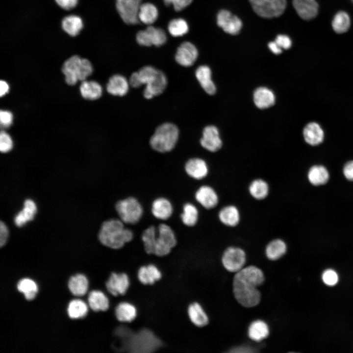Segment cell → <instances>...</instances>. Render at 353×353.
I'll use <instances>...</instances> for the list:
<instances>
[{"label": "cell", "instance_id": "34", "mask_svg": "<svg viewBox=\"0 0 353 353\" xmlns=\"http://www.w3.org/2000/svg\"><path fill=\"white\" fill-rule=\"evenodd\" d=\"M158 16V11L154 4L149 2L141 4L138 12L139 21L150 25L156 21Z\"/></svg>", "mask_w": 353, "mask_h": 353}, {"label": "cell", "instance_id": "51", "mask_svg": "<svg viewBox=\"0 0 353 353\" xmlns=\"http://www.w3.org/2000/svg\"><path fill=\"white\" fill-rule=\"evenodd\" d=\"M343 173L347 179L353 181V160L345 164L343 168Z\"/></svg>", "mask_w": 353, "mask_h": 353}, {"label": "cell", "instance_id": "49", "mask_svg": "<svg viewBox=\"0 0 353 353\" xmlns=\"http://www.w3.org/2000/svg\"><path fill=\"white\" fill-rule=\"evenodd\" d=\"M275 41L281 49L284 50L289 49L292 45L291 39L287 35L284 34L278 35Z\"/></svg>", "mask_w": 353, "mask_h": 353}, {"label": "cell", "instance_id": "1", "mask_svg": "<svg viewBox=\"0 0 353 353\" xmlns=\"http://www.w3.org/2000/svg\"><path fill=\"white\" fill-rule=\"evenodd\" d=\"M264 279L262 271L254 266L243 268L236 273L233 280L235 299L246 307L257 305L261 299V293L257 287L263 284Z\"/></svg>", "mask_w": 353, "mask_h": 353}, {"label": "cell", "instance_id": "29", "mask_svg": "<svg viewBox=\"0 0 353 353\" xmlns=\"http://www.w3.org/2000/svg\"><path fill=\"white\" fill-rule=\"evenodd\" d=\"M36 204L33 201L29 199L26 200L24 202L23 209L15 217V225L20 227L26 222L32 220L36 212Z\"/></svg>", "mask_w": 353, "mask_h": 353}, {"label": "cell", "instance_id": "57", "mask_svg": "<svg viewBox=\"0 0 353 353\" xmlns=\"http://www.w3.org/2000/svg\"><path fill=\"white\" fill-rule=\"evenodd\" d=\"M0 97H2L4 95H5L6 93H8L9 90V85L5 81L3 80H1L0 82Z\"/></svg>", "mask_w": 353, "mask_h": 353}, {"label": "cell", "instance_id": "42", "mask_svg": "<svg viewBox=\"0 0 353 353\" xmlns=\"http://www.w3.org/2000/svg\"><path fill=\"white\" fill-rule=\"evenodd\" d=\"M198 209L194 204L187 203L184 205L181 219L185 225L188 227L195 226L198 220Z\"/></svg>", "mask_w": 353, "mask_h": 353}, {"label": "cell", "instance_id": "54", "mask_svg": "<svg viewBox=\"0 0 353 353\" xmlns=\"http://www.w3.org/2000/svg\"><path fill=\"white\" fill-rule=\"evenodd\" d=\"M129 83L130 86L134 88H137L142 85L137 72H134L131 74L129 80Z\"/></svg>", "mask_w": 353, "mask_h": 353}, {"label": "cell", "instance_id": "4", "mask_svg": "<svg viewBox=\"0 0 353 353\" xmlns=\"http://www.w3.org/2000/svg\"><path fill=\"white\" fill-rule=\"evenodd\" d=\"M179 137V130L174 124L165 123L158 126L150 140L152 149L159 152L172 151Z\"/></svg>", "mask_w": 353, "mask_h": 353}, {"label": "cell", "instance_id": "48", "mask_svg": "<svg viewBox=\"0 0 353 353\" xmlns=\"http://www.w3.org/2000/svg\"><path fill=\"white\" fill-rule=\"evenodd\" d=\"M167 5H173L176 11H179L188 6L193 0H163Z\"/></svg>", "mask_w": 353, "mask_h": 353}, {"label": "cell", "instance_id": "35", "mask_svg": "<svg viewBox=\"0 0 353 353\" xmlns=\"http://www.w3.org/2000/svg\"><path fill=\"white\" fill-rule=\"evenodd\" d=\"M286 251L287 246L285 242L280 239H276L267 245L265 253L269 259L274 261L281 258Z\"/></svg>", "mask_w": 353, "mask_h": 353}, {"label": "cell", "instance_id": "26", "mask_svg": "<svg viewBox=\"0 0 353 353\" xmlns=\"http://www.w3.org/2000/svg\"><path fill=\"white\" fill-rule=\"evenodd\" d=\"M329 178L328 171L323 165H313L310 168L308 171V180L311 184L314 186L326 184L328 181Z\"/></svg>", "mask_w": 353, "mask_h": 353}, {"label": "cell", "instance_id": "25", "mask_svg": "<svg viewBox=\"0 0 353 353\" xmlns=\"http://www.w3.org/2000/svg\"><path fill=\"white\" fill-rule=\"evenodd\" d=\"M218 217L223 224L230 227L237 226L240 220L239 211L237 207L233 205L223 207L219 212Z\"/></svg>", "mask_w": 353, "mask_h": 353}, {"label": "cell", "instance_id": "50", "mask_svg": "<svg viewBox=\"0 0 353 353\" xmlns=\"http://www.w3.org/2000/svg\"><path fill=\"white\" fill-rule=\"evenodd\" d=\"M13 115L12 114L8 111L5 110H0V125L3 127H8L12 123Z\"/></svg>", "mask_w": 353, "mask_h": 353}, {"label": "cell", "instance_id": "27", "mask_svg": "<svg viewBox=\"0 0 353 353\" xmlns=\"http://www.w3.org/2000/svg\"><path fill=\"white\" fill-rule=\"evenodd\" d=\"M248 334L249 338L256 342H260L266 338L269 334L268 325L260 320L252 322L248 328Z\"/></svg>", "mask_w": 353, "mask_h": 353}, {"label": "cell", "instance_id": "43", "mask_svg": "<svg viewBox=\"0 0 353 353\" xmlns=\"http://www.w3.org/2000/svg\"><path fill=\"white\" fill-rule=\"evenodd\" d=\"M170 34L174 37H180L186 34L189 30L187 22L182 18L172 20L168 25Z\"/></svg>", "mask_w": 353, "mask_h": 353}, {"label": "cell", "instance_id": "52", "mask_svg": "<svg viewBox=\"0 0 353 353\" xmlns=\"http://www.w3.org/2000/svg\"><path fill=\"white\" fill-rule=\"evenodd\" d=\"M55 1L61 8L65 10H70L76 6L78 0H55Z\"/></svg>", "mask_w": 353, "mask_h": 353}, {"label": "cell", "instance_id": "36", "mask_svg": "<svg viewBox=\"0 0 353 353\" xmlns=\"http://www.w3.org/2000/svg\"><path fill=\"white\" fill-rule=\"evenodd\" d=\"M188 312L191 322L195 325L202 327L208 323V316L199 303H194L190 304Z\"/></svg>", "mask_w": 353, "mask_h": 353}, {"label": "cell", "instance_id": "7", "mask_svg": "<svg viewBox=\"0 0 353 353\" xmlns=\"http://www.w3.org/2000/svg\"><path fill=\"white\" fill-rule=\"evenodd\" d=\"M115 208L120 220L127 224L137 223L141 218L143 212L141 204L133 197L118 201Z\"/></svg>", "mask_w": 353, "mask_h": 353}, {"label": "cell", "instance_id": "10", "mask_svg": "<svg viewBox=\"0 0 353 353\" xmlns=\"http://www.w3.org/2000/svg\"><path fill=\"white\" fill-rule=\"evenodd\" d=\"M136 39L141 46L159 47L166 42L167 37L162 28L149 25L145 29L137 32Z\"/></svg>", "mask_w": 353, "mask_h": 353}, {"label": "cell", "instance_id": "17", "mask_svg": "<svg viewBox=\"0 0 353 353\" xmlns=\"http://www.w3.org/2000/svg\"><path fill=\"white\" fill-rule=\"evenodd\" d=\"M129 286L128 277L125 273H112L106 283L107 290L113 296L125 294Z\"/></svg>", "mask_w": 353, "mask_h": 353}, {"label": "cell", "instance_id": "47", "mask_svg": "<svg viewBox=\"0 0 353 353\" xmlns=\"http://www.w3.org/2000/svg\"><path fill=\"white\" fill-rule=\"evenodd\" d=\"M13 147V142L9 135L4 131L0 134V151L1 152L10 151Z\"/></svg>", "mask_w": 353, "mask_h": 353}, {"label": "cell", "instance_id": "15", "mask_svg": "<svg viewBox=\"0 0 353 353\" xmlns=\"http://www.w3.org/2000/svg\"><path fill=\"white\" fill-rule=\"evenodd\" d=\"M303 136L306 143L311 146L321 144L325 138V132L322 126L318 122L311 121L303 127Z\"/></svg>", "mask_w": 353, "mask_h": 353}, {"label": "cell", "instance_id": "39", "mask_svg": "<svg viewBox=\"0 0 353 353\" xmlns=\"http://www.w3.org/2000/svg\"><path fill=\"white\" fill-rule=\"evenodd\" d=\"M88 312L86 303L82 300L75 299L71 301L68 306L67 313L69 317L73 319L83 318Z\"/></svg>", "mask_w": 353, "mask_h": 353}, {"label": "cell", "instance_id": "6", "mask_svg": "<svg viewBox=\"0 0 353 353\" xmlns=\"http://www.w3.org/2000/svg\"><path fill=\"white\" fill-rule=\"evenodd\" d=\"M161 345L160 340L152 332L144 329L132 334L126 350L131 353H147L154 352Z\"/></svg>", "mask_w": 353, "mask_h": 353}, {"label": "cell", "instance_id": "3", "mask_svg": "<svg viewBox=\"0 0 353 353\" xmlns=\"http://www.w3.org/2000/svg\"><path fill=\"white\" fill-rule=\"evenodd\" d=\"M141 83L145 85L143 91L145 98L151 99L161 94L166 89L168 80L165 74L155 68L146 66L138 72Z\"/></svg>", "mask_w": 353, "mask_h": 353}, {"label": "cell", "instance_id": "44", "mask_svg": "<svg viewBox=\"0 0 353 353\" xmlns=\"http://www.w3.org/2000/svg\"><path fill=\"white\" fill-rule=\"evenodd\" d=\"M350 19L348 14L344 11L338 12L332 22L334 30L338 33L346 32L350 27Z\"/></svg>", "mask_w": 353, "mask_h": 353}, {"label": "cell", "instance_id": "33", "mask_svg": "<svg viewBox=\"0 0 353 353\" xmlns=\"http://www.w3.org/2000/svg\"><path fill=\"white\" fill-rule=\"evenodd\" d=\"M79 89L82 96L86 99L96 100L100 98L102 95L101 86L95 81H82Z\"/></svg>", "mask_w": 353, "mask_h": 353}, {"label": "cell", "instance_id": "37", "mask_svg": "<svg viewBox=\"0 0 353 353\" xmlns=\"http://www.w3.org/2000/svg\"><path fill=\"white\" fill-rule=\"evenodd\" d=\"M136 315L137 310L135 306L128 303H119L115 309L116 317L121 322H131L135 318Z\"/></svg>", "mask_w": 353, "mask_h": 353}, {"label": "cell", "instance_id": "56", "mask_svg": "<svg viewBox=\"0 0 353 353\" xmlns=\"http://www.w3.org/2000/svg\"><path fill=\"white\" fill-rule=\"evenodd\" d=\"M230 352L232 353H252L254 352V350L252 347L241 346L233 349Z\"/></svg>", "mask_w": 353, "mask_h": 353}, {"label": "cell", "instance_id": "23", "mask_svg": "<svg viewBox=\"0 0 353 353\" xmlns=\"http://www.w3.org/2000/svg\"><path fill=\"white\" fill-rule=\"evenodd\" d=\"M173 211L171 203L166 198H157L152 203V214L158 219L166 220L169 219L171 216Z\"/></svg>", "mask_w": 353, "mask_h": 353}, {"label": "cell", "instance_id": "40", "mask_svg": "<svg viewBox=\"0 0 353 353\" xmlns=\"http://www.w3.org/2000/svg\"><path fill=\"white\" fill-rule=\"evenodd\" d=\"M18 290L23 293L25 299L31 301L34 299L38 292V286L32 279L25 278L21 279L17 285Z\"/></svg>", "mask_w": 353, "mask_h": 353}, {"label": "cell", "instance_id": "46", "mask_svg": "<svg viewBox=\"0 0 353 353\" xmlns=\"http://www.w3.org/2000/svg\"><path fill=\"white\" fill-rule=\"evenodd\" d=\"M322 279L326 285L328 286H333L338 283L339 276L335 270L332 269H328L323 272Z\"/></svg>", "mask_w": 353, "mask_h": 353}, {"label": "cell", "instance_id": "8", "mask_svg": "<svg viewBox=\"0 0 353 353\" xmlns=\"http://www.w3.org/2000/svg\"><path fill=\"white\" fill-rule=\"evenodd\" d=\"M254 12L264 18L278 17L284 12L286 0H249Z\"/></svg>", "mask_w": 353, "mask_h": 353}, {"label": "cell", "instance_id": "21", "mask_svg": "<svg viewBox=\"0 0 353 353\" xmlns=\"http://www.w3.org/2000/svg\"><path fill=\"white\" fill-rule=\"evenodd\" d=\"M129 81L121 75H115L109 79L106 85L107 92L114 96H123L129 90Z\"/></svg>", "mask_w": 353, "mask_h": 353}, {"label": "cell", "instance_id": "41", "mask_svg": "<svg viewBox=\"0 0 353 353\" xmlns=\"http://www.w3.org/2000/svg\"><path fill=\"white\" fill-rule=\"evenodd\" d=\"M157 230L153 226L147 228L142 234L145 250L148 254H153Z\"/></svg>", "mask_w": 353, "mask_h": 353}, {"label": "cell", "instance_id": "20", "mask_svg": "<svg viewBox=\"0 0 353 353\" xmlns=\"http://www.w3.org/2000/svg\"><path fill=\"white\" fill-rule=\"evenodd\" d=\"M186 173L195 179H202L208 173V168L206 162L200 158H193L187 161L185 165Z\"/></svg>", "mask_w": 353, "mask_h": 353}, {"label": "cell", "instance_id": "11", "mask_svg": "<svg viewBox=\"0 0 353 353\" xmlns=\"http://www.w3.org/2000/svg\"><path fill=\"white\" fill-rule=\"evenodd\" d=\"M246 255L243 250L236 247L227 248L224 252L222 262L226 269L237 273L244 268Z\"/></svg>", "mask_w": 353, "mask_h": 353}, {"label": "cell", "instance_id": "30", "mask_svg": "<svg viewBox=\"0 0 353 353\" xmlns=\"http://www.w3.org/2000/svg\"><path fill=\"white\" fill-rule=\"evenodd\" d=\"M161 277V272L152 264L140 267L138 272V278L144 284H152Z\"/></svg>", "mask_w": 353, "mask_h": 353}, {"label": "cell", "instance_id": "16", "mask_svg": "<svg viewBox=\"0 0 353 353\" xmlns=\"http://www.w3.org/2000/svg\"><path fill=\"white\" fill-rule=\"evenodd\" d=\"M200 143L202 146L208 151L215 152L220 150L222 142L217 128L213 126H206L203 130Z\"/></svg>", "mask_w": 353, "mask_h": 353}, {"label": "cell", "instance_id": "14", "mask_svg": "<svg viewBox=\"0 0 353 353\" xmlns=\"http://www.w3.org/2000/svg\"><path fill=\"white\" fill-rule=\"evenodd\" d=\"M198 56L197 48L189 42H183L177 48L175 60L180 65L190 67L196 61Z\"/></svg>", "mask_w": 353, "mask_h": 353}, {"label": "cell", "instance_id": "31", "mask_svg": "<svg viewBox=\"0 0 353 353\" xmlns=\"http://www.w3.org/2000/svg\"><path fill=\"white\" fill-rule=\"evenodd\" d=\"M68 288L73 295L82 296L86 293L88 290V279L82 274H76L70 278Z\"/></svg>", "mask_w": 353, "mask_h": 353}, {"label": "cell", "instance_id": "13", "mask_svg": "<svg viewBox=\"0 0 353 353\" xmlns=\"http://www.w3.org/2000/svg\"><path fill=\"white\" fill-rule=\"evenodd\" d=\"M217 24L225 32L231 35L239 33L242 27L241 20L225 9L221 10L218 13Z\"/></svg>", "mask_w": 353, "mask_h": 353}, {"label": "cell", "instance_id": "5", "mask_svg": "<svg viewBox=\"0 0 353 353\" xmlns=\"http://www.w3.org/2000/svg\"><path fill=\"white\" fill-rule=\"evenodd\" d=\"M62 71L66 82L70 85L76 84L78 80L84 81L93 72L91 62L78 55H73L64 63Z\"/></svg>", "mask_w": 353, "mask_h": 353}, {"label": "cell", "instance_id": "24", "mask_svg": "<svg viewBox=\"0 0 353 353\" xmlns=\"http://www.w3.org/2000/svg\"><path fill=\"white\" fill-rule=\"evenodd\" d=\"M253 101L258 108H267L274 104L275 96L271 90L266 87H260L254 91Z\"/></svg>", "mask_w": 353, "mask_h": 353}, {"label": "cell", "instance_id": "55", "mask_svg": "<svg viewBox=\"0 0 353 353\" xmlns=\"http://www.w3.org/2000/svg\"><path fill=\"white\" fill-rule=\"evenodd\" d=\"M268 48L275 54H279L282 52V49L275 41L269 43Z\"/></svg>", "mask_w": 353, "mask_h": 353}, {"label": "cell", "instance_id": "9", "mask_svg": "<svg viewBox=\"0 0 353 353\" xmlns=\"http://www.w3.org/2000/svg\"><path fill=\"white\" fill-rule=\"evenodd\" d=\"M176 244V237L172 228L165 224H160L157 228L153 254L159 256L167 255Z\"/></svg>", "mask_w": 353, "mask_h": 353}, {"label": "cell", "instance_id": "38", "mask_svg": "<svg viewBox=\"0 0 353 353\" xmlns=\"http://www.w3.org/2000/svg\"><path fill=\"white\" fill-rule=\"evenodd\" d=\"M249 191L250 195L255 199L262 200L266 198L269 192L267 182L262 179H255L250 184Z\"/></svg>", "mask_w": 353, "mask_h": 353}, {"label": "cell", "instance_id": "32", "mask_svg": "<svg viewBox=\"0 0 353 353\" xmlns=\"http://www.w3.org/2000/svg\"><path fill=\"white\" fill-rule=\"evenodd\" d=\"M88 301L89 306L95 311H106L109 306L107 297L99 290L91 291L89 294Z\"/></svg>", "mask_w": 353, "mask_h": 353}, {"label": "cell", "instance_id": "2", "mask_svg": "<svg viewBox=\"0 0 353 353\" xmlns=\"http://www.w3.org/2000/svg\"><path fill=\"white\" fill-rule=\"evenodd\" d=\"M98 237L101 243L105 246L119 249L131 241L133 234L131 230L125 227L121 220L110 219L102 223Z\"/></svg>", "mask_w": 353, "mask_h": 353}, {"label": "cell", "instance_id": "28", "mask_svg": "<svg viewBox=\"0 0 353 353\" xmlns=\"http://www.w3.org/2000/svg\"><path fill=\"white\" fill-rule=\"evenodd\" d=\"M63 30L71 36L77 35L83 28L82 19L76 15H70L65 17L61 22Z\"/></svg>", "mask_w": 353, "mask_h": 353}, {"label": "cell", "instance_id": "45", "mask_svg": "<svg viewBox=\"0 0 353 353\" xmlns=\"http://www.w3.org/2000/svg\"><path fill=\"white\" fill-rule=\"evenodd\" d=\"M133 333L132 331L125 326H121L116 329L115 334L118 338V349L126 350V347L129 340Z\"/></svg>", "mask_w": 353, "mask_h": 353}, {"label": "cell", "instance_id": "53", "mask_svg": "<svg viewBox=\"0 0 353 353\" xmlns=\"http://www.w3.org/2000/svg\"><path fill=\"white\" fill-rule=\"evenodd\" d=\"M8 230L5 224L2 221L0 223V246H3L7 240Z\"/></svg>", "mask_w": 353, "mask_h": 353}, {"label": "cell", "instance_id": "19", "mask_svg": "<svg viewBox=\"0 0 353 353\" xmlns=\"http://www.w3.org/2000/svg\"><path fill=\"white\" fill-rule=\"evenodd\" d=\"M292 3L297 14L304 20L312 19L317 15L318 4L316 0H293Z\"/></svg>", "mask_w": 353, "mask_h": 353}, {"label": "cell", "instance_id": "58", "mask_svg": "<svg viewBox=\"0 0 353 353\" xmlns=\"http://www.w3.org/2000/svg\"><path fill=\"white\" fill-rule=\"evenodd\" d=\"M353 2V0H351Z\"/></svg>", "mask_w": 353, "mask_h": 353}, {"label": "cell", "instance_id": "18", "mask_svg": "<svg viewBox=\"0 0 353 353\" xmlns=\"http://www.w3.org/2000/svg\"><path fill=\"white\" fill-rule=\"evenodd\" d=\"M196 201L204 208L209 209L218 203L219 197L215 190L208 185L201 186L195 193Z\"/></svg>", "mask_w": 353, "mask_h": 353}, {"label": "cell", "instance_id": "12", "mask_svg": "<svg viewBox=\"0 0 353 353\" xmlns=\"http://www.w3.org/2000/svg\"><path fill=\"white\" fill-rule=\"evenodd\" d=\"M141 0H116V7L122 20L128 25L139 23L138 12Z\"/></svg>", "mask_w": 353, "mask_h": 353}, {"label": "cell", "instance_id": "22", "mask_svg": "<svg viewBox=\"0 0 353 353\" xmlns=\"http://www.w3.org/2000/svg\"><path fill=\"white\" fill-rule=\"evenodd\" d=\"M196 77L202 87L209 95H213L216 92V86L211 79V71L206 65L199 66L195 72Z\"/></svg>", "mask_w": 353, "mask_h": 353}]
</instances>
